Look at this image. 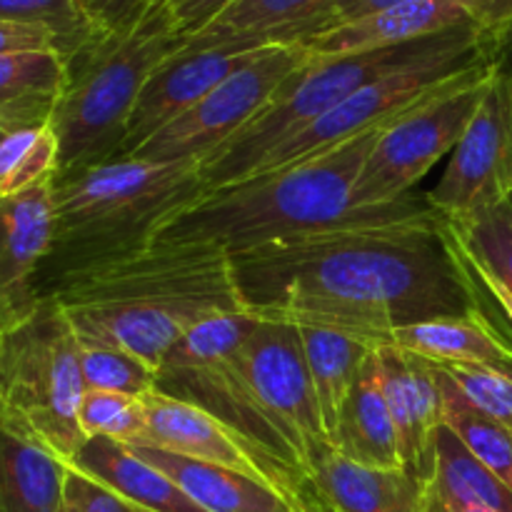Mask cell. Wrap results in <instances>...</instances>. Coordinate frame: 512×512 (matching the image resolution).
Here are the masks:
<instances>
[{
  "label": "cell",
  "mask_w": 512,
  "mask_h": 512,
  "mask_svg": "<svg viewBox=\"0 0 512 512\" xmlns=\"http://www.w3.org/2000/svg\"><path fill=\"white\" fill-rule=\"evenodd\" d=\"M460 5L488 38H495L512 23V0H460Z\"/></svg>",
  "instance_id": "cell-40"
},
{
  "label": "cell",
  "mask_w": 512,
  "mask_h": 512,
  "mask_svg": "<svg viewBox=\"0 0 512 512\" xmlns=\"http://www.w3.org/2000/svg\"><path fill=\"white\" fill-rule=\"evenodd\" d=\"M380 130L293 168L208 190L165 218L150 245H213L235 255L370 218L385 205L355 208L353 188Z\"/></svg>",
  "instance_id": "cell-3"
},
{
  "label": "cell",
  "mask_w": 512,
  "mask_h": 512,
  "mask_svg": "<svg viewBox=\"0 0 512 512\" xmlns=\"http://www.w3.org/2000/svg\"><path fill=\"white\" fill-rule=\"evenodd\" d=\"M493 83V60L465 70L440 93L385 125L360 168L355 208H378L413 195V188L453 153Z\"/></svg>",
  "instance_id": "cell-9"
},
{
  "label": "cell",
  "mask_w": 512,
  "mask_h": 512,
  "mask_svg": "<svg viewBox=\"0 0 512 512\" xmlns=\"http://www.w3.org/2000/svg\"><path fill=\"white\" fill-rule=\"evenodd\" d=\"M233 3L235 0H170V13L180 35L190 38Z\"/></svg>",
  "instance_id": "cell-39"
},
{
  "label": "cell",
  "mask_w": 512,
  "mask_h": 512,
  "mask_svg": "<svg viewBox=\"0 0 512 512\" xmlns=\"http://www.w3.org/2000/svg\"><path fill=\"white\" fill-rule=\"evenodd\" d=\"M388 345L435 365H485L512 378V340L488 313L405 325L390 333Z\"/></svg>",
  "instance_id": "cell-21"
},
{
  "label": "cell",
  "mask_w": 512,
  "mask_h": 512,
  "mask_svg": "<svg viewBox=\"0 0 512 512\" xmlns=\"http://www.w3.org/2000/svg\"><path fill=\"white\" fill-rule=\"evenodd\" d=\"M78 425L83 438H110L138 445L145 433L143 398L110 390H85L78 405Z\"/></svg>",
  "instance_id": "cell-31"
},
{
  "label": "cell",
  "mask_w": 512,
  "mask_h": 512,
  "mask_svg": "<svg viewBox=\"0 0 512 512\" xmlns=\"http://www.w3.org/2000/svg\"><path fill=\"white\" fill-rule=\"evenodd\" d=\"M445 230L470 275L512 298V200L458 223L445 220Z\"/></svg>",
  "instance_id": "cell-27"
},
{
  "label": "cell",
  "mask_w": 512,
  "mask_h": 512,
  "mask_svg": "<svg viewBox=\"0 0 512 512\" xmlns=\"http://www.w3.org/2000/svg\"><path fill=\"white\" fill-rule=\"evenodd\" d=\"M305 60L308 53L300 45H273L258 50L253 60L215 85L193 108L163 125L130 158L150 163L195 160L203 165L273 100L275 90Z\"/></svg>",
  "instance_id": "cell-10"
},
{
  "label": "cell",
  "mask_w": 512,
  "mask_h": 512,
  "mask_svg": "<svg viewBox=\"0 0 512 512\" xmlns=\"http://www.w3.org/2000/svg\"><path fill=\"white\" fill-rule=\"evenodd\" d=\"M443 425L512 490V430L475 408L438 365Z\"/></svg>",
  "instance_id": "cell-28"
},
{
  "label": "cell",
  "mask_w": 512,
  "mask_h": 512,
  "mask_svg": "<svg viewBox=\"0 0 512 512\" xmlns=\"http://www.w3.org/2000/svg\"><path fill=\"white\" fill-rule=\"evenodd\" d=\"M398 3H405V0H338V10H335V28L343 23H350V20L365 18V15L370 13H378V10L393 8V5Z\"/></svg>",
  "instance_id": "cell-42"
},
{
  "label": "cell",
  "mask_w": 512,
  "mask_h": 512,
  "mask_svg": "<svg viewBox=\"0 0 512 512\" xmlns=\"http://www.w3.org/2000/svg\"><path fill=\"white\" fill-rule=\"evenodd\" d=\"M183 43L170 0H163L133 30L100 35L65 60L50 115L60 148L55 178L118 158L140 90Z\"/></svg>",
  "instance_id": "cell-6"
},
{
  "label": "cell",
  "mask_w": 512,
  "mask_h": 512,
  "mask_svg": "<svg viewBox=\"0 0 512 512\" xmlns=\"http://www.w3.org/2000/svg\"><path fill=\"white\" fill-rule=\"evenodd\" d=\"M65 60L58 53L0 55V108L25 98H58Z\"/></svg>",
  "instance_id": "cell-33"
},
{
  "label": "cell",
  "mask_w": 512,
  "mask_h": 512,
  "mask_svg": "<svg viewBox=\"0 0 512 512\" xmlns=\"http://www.w3.org/2000/svg\"><path fill=\"white\" fill-rule=\"evenodd\" d=\"M55 98H25L18 103H10L5 108H0V140L5 135H10L13 130L20 128H33V125H45L50 123V115H53Z\"/></svg>",
  "instance_id": "cell-38"
},
{
  "label": "cell",
  "mask_w": 512,
  "mask_h": 512,
  "mask_svg": "<svg viewBox=\"0 0 512 512\" xmlns=\"http://www.w3.org/2000/svg\"><path fill=\"white\" fill-rule=\"evenodd\" d=\"M80 373L85 390H110L143 398L155 390V370L113 345L80 343Z\"/></svg>",
  "instance_id": "cell-32"
},
{
  "label": "cell",
  "mask_w": 512,
  "mask_h": 512,
  "mask_svg": "<svg viewBox=\"0 0 512 512\" xmlns=\"http://www.w3.org/2000/svg\"><path fill=\"white\" fill-rule=\"evenodd\" d=\"M43 295L58 300L80 343L113 345L155 373L195 325L248 313L230 255L213 245H148L63 275Z\"/></svg>",
  "instance_id": "cell-2"
},
{
  "label": "cell",
  "mask_w": 512,
  "mask_h": 512,
  "mask_svg": "<svg viewBox=\"0 0 512 512\" xmlns=\"http://www.w3.org/2000/svg\"><path fill=\"white\" fill-rule=\"evenodd\" d=\"M430 490L450 503L490 512H512V490L488 465L480 463L445 425L435 435Z\"/></svg>",
  "instance_id": "cell-26"
},
{
  "label": "cell",
  "mask_w": 512,
  "mask_h": 512,
  "mask_svg": "<svg viewBox=\"0 0 512 512\" xmlns=\"http://www.w3.org/2000/svg\"><path fill=\"white\" fill-rule=\"evenodd\" d=\"M240 365L253 393L288 435L308 470V460L330 445V440L320 418L298 325L255 315L253 328L240 345Z\"/></svg>",
  "instance_id": "cell-12"
},
{
  "label": "cell",
  "mask_w": 512,
  "mask_h": 512,
  "mask_svg": "<svg viewBox=\"0 0 512 512\" xmlns=\"http://www.w3.org/2000/svg\"><path fill=\"white\" fill-rule=\"evenodd\" d=\"M255 53L258 50L188 48L183 43V48L175 50L155 68L145 88L140 90L138 103L130 115L128 138L115 160L130 158L145 140L153 138L163 125L193 108L215 85L253 60Z\"/></svg>",
  "instance_id": "cell-13"
},
{
  "label": "cell",
  "mask_w": 512,
  "mask_h": 512,
  "mask_svg": "<svg viewBox=\"0 0 512 512\" xmlns=\"http://www.w3.org/2000/svg\"><path fill=\"white\" fill-rule=\"evenodd\" d=\"M0 20L48 30L63 60L73 58L100 35H108L85 15L75 0H0Z\"/></svg>",
  "instance_id": "cell-30"
},
{
  "label": "cell",
  "mask_w": 512,
  "mask_h": 512,
  "mask_svg": "<svg viewBox=\"0 0 512 512\" xmlns=\"http://www.w3.org/2000/svg\"><path fill=\"white\" fill-rule=\"evenodd\" d=\"M470 23L473 20L465 13L460 0H405L393 8L378 10L365 18L325 30L300 48H305V53L313 58L370 53V50L415 43V40Z\"/></svg>",
  "instance_id": "cell-18"
},
{
  "label": "cell",
  "mask_w": 512,
  "mask_h": 512,
  "mask_svg": "<svg viewBox=\"0 0 512 512\" xmlns=\"http://www.w3.org/2000/svg\"><path fill=\"white\" fill-rule=\"evenodd\" d=\"M298 330L300 338H303L305 363H308L310 380H313L315 400H318L325 435H328V440H333L350 388H353L365 358L375 348L365 343V340L353 338V335H345L333 328L298 325Z\"/></svg>",
  "instance_id": "cell-25"
},
{
  "label": "cell",
  "mask_w": 512,
  "mask_h": 512,
  "mask_svg": "<svg viewBox=\"0 0 512 512\" xmlns=\"http://www.w3.org/2000/svg\"><path fill=\"white\" fill-rule=\"evenodd\" d=\"M63 512H148L115 490L105 488L103 483L93 480L90 475L80 473L73 465H68L65 475V498Z\"/></svg>",
  "instance_id": "cell-35"
},
{
  "label": "cell",
  "mask_w": 512,
  "mask_h": 512,
  "mask_svg": "<svg viewBox=\"0 0 512 512\" xmlns=\"http://www.w3.org/2000/svg\"><path fill=\"white\" fill-rule=\"evenodd\" d=\"M68 463L0 425V512H63Z\"/></svg>",
  "instance_id": "cell-24"
},
{
  "label": "cell",
  "mask_w": 512,
  "mask_h": 512,
  "mask_svg": "<svg viewBox=\"0 0 512 512\" xmlns=\"http://www.w3.org/2000/svg\"><path fill=\"white\" fill-rule=\"evenodd\" d=\"M103 33H128L163 0H75Z\"/></svg>",
  "instance_id": "cell-36"
},
{
  "label": "cell",
  "mask_w": 512,
  "mask_h": 512,
  "mask_svg": "<svg viewBox=\"0 0 512 512\" xmlns=\"http://www.w3.org/2000/svg\"><path fill=\"white\" fill-rule=\"evenodd\" d=\"M338 0H235L203 30L185 38L188 48L260 50L305 45L335 28Z\"/></svg>",
  "instance_id": "cell-16"
},
{
  "label": "cell",
  "mask_w": 512,
  "mask_h": 512,
  "mask_svg": "<svg viewBox=\"0 0 512 512\" xmlns=\"http://www.w3.org/2000/svg\"><path fill=\"white\" fill-rule=\"evenodd\" d=\"M308 475L330 512H425L428 480L405 468H368L333 445L308 460Z\"/></svg>",
  "instance_id": "cell-17"
},
{
  "label": "cell",
  "mask_w": 512,
  "mask_h": 512,
  "mask_svg": "<svg viewBox=\"0 0 512 512\" xmlns=\"http://www.w3.org/2000/svg\"><path fill=\"white\" fill-rule=\"evenodd\" d=\"M253 313H228L195 325L160 363L155 390L185 400L223 423L248 448L265 480L298 512H330L298 450L270 418L240 365Z\"/></svg>",
  "instance_id": "cell-5"
},
{
  "label": "cell",
  "mask_w": 512,
  "mask_h": 512,
  "mask_svg": "<svg viewBox=\"0 0 512 512\" xmlns=\"http://www.w3.org/2000/svg\"><path fill=\"white\" fill-rule=\"evenodd\" d=\"M330 445L343 458L358 465L403 468L398 430H395L388 403H385L375 350L365 358L363 368L350 388Z\"/></svg>",
  "instance_id": "cell-23"
},
{
  "label": "cell",
  "mask_w": 512,
  "mask_h": 512,
  "mask_svg": "<svg viewBox=\"0 0 512 512\" xmlns=\"http://www.w3.org/2000/svg\"><path fill=\"white\" fill-rule=\"evenodd\" d=\"M53 178L0 198V325L40 300L38 275L53 248Z\"/></svg>",
  "instance_id": "cell-14"
},
{
  "label": "cell",
  "mask_w": 512,
  "mask_h": 512,
  "mask_svg": "<svg viewBox=\"0 0 512 512\" xmlns=\"http://www.w3.org/2000/svg\"><path fill=\"white\" fill-rule=\"evenodd\" d=\"M375 355L385 403L398 430L403 468L430 483L435 435L443 425L438 365L395 345H380Z\"/></svg>",
  "instance_id": "cell-15"
},
{
  "label": "cell",
  "mask_w": 512,
  "mask_h": 512,
  "mask_svg": "<svg viewBox=\"0 0 512 512\" xmlns=\"http://www.w3.org/2000/svg\"><path fill=\"white\" fill-rule=\"evenodd\" d=\"M143 408L145 433L138 445L168 450V453L203 460V463L223 465V468L238 470L250 478L265 480L263 470L248 453V448L223 423L210 418L205 410L158 393V390L143 395Z\"/></svg>",
  "instance_id": "cell-19"
},
{
  "label": "cell",
  "mask_w": 512,
  "mask_h": 512,
  "mask_svg": "<svg viewBox=\"0 0 512 512\" xmlns=\"http://www.w3.org/2000/svg\"><path fill=\"white\" fill-rule=\"evenodd\" d=\"M15 53H58L55 38L35 25L0 20V55Z\"/></svg>",
  "instance_id": "cell-37"
},
{
  "label": "cell",
  "mask_w": 512,
  "mask_h": 512,
  "mask_svg": "<svg viewBox=\"0 0 512 512\" xmlns=\"http://www.w3.org/2000/svg\"><path fill=\"white\" fill-rule=\"evenodd\" d=\"M58 138L53 125L13 130L0 140V198L25 193L58 173Z\"/></svg>",
  "instance_id": "cell-29"
},
{
  "label": "cell",
  "mask_w": 512,
  "mask_h": 512,
  "mask_svg": "<svg viewBox=\"0 0 512 512\" xmlns=\"http://www.w3.org/2000/svg\"><path fill=\"white\" fill-rule=\"evenodd\" d=\"M205 195L200 163L125 158L53 178V248L38 293L63 275L148 248L158 225Z\"/></svg>",
  "instance_id": "cell-4"
},
{
  "label": "cell",
  "mask_w": 512,
  "mask_h": 512,
  "mask_svg": "<svg viewBox=\"0 0 512 512\" xmlns=\"http://www.w3.org/2000/svg\"><path fill=\"white\" fill-rule=\"evenodd\" d=\"M83 393L80 345L58 300L43 295L0 325V425L70 463L85 443L78 425Z\"/></svg>",
  "instance_id": "cell-7"
},
{
  "label": "cell",
  "mask_w": 512,
  "mask_h": 512,
  "mask_svg": "<svg viewBox=\"0 0 512 512\" xmlns=\"http://www.w3.org/2000/svg\"><path fill=\"white\" fill-rule=\"evenodd\" d=\"M425 512H490L483 508H473V505H460V503H450V500L440 498L438 493H433L428 485V500H425Z\"/></svg>",
  "instance_id": "cell-43"
},
{
  "label": "cell",
  "mask_w": 512,
  "mask_h": 512,
  "mask_svg": "<svg viewBox=\"0 0 512 512\" xmlns=\"http://www.w3.org/2000/svg\"><path fill=\"white\" fill-rule=\"evenodd\" d=\"M465 393V398L512 430V378L485 365H440Z\"/></svg>",
  "instance_id": "cell-34"
},
{
  "label": "cell",
  "mask_w": 512,
  "mask_h": 512,
  "mask_svg": "<svg viewBox=\"0 0 512 512\" xmlns=\"http://www.w3.org/2000/svg\"><path fill=\"white\" fill-rule=\"evenodd\" d=\"M68 465L148 512H205L163 470L118 440L88 438Z\"/></svg>",
  "instance_id": "cell-22"
},
{
  "label": "cell",
  "mask_w": 512,
  "mask_h": 512,
  "mask_svg": "<svg viewBox=\"0 0 512 512\" xmlns=\"http://www.w3.org/2000/svg\"><path fill=\"white\" fill-rule=\"evenodd\" d=\"M473 30L480 28L470 23L415 40V43L370 50V53L335 55V58L308 55V60L275 90L273 100L213 158L200 165L205 193L245 180L270 150L328 115L360 88L425 58V55L448 48Z\"/></svg>",
  "instance_id": "cell-8"
},
{
  "label": "cell",
  "mask_w": 512,
  "mask_h": 512,
  "mask_svg": "<svg viewBox=\"0 0 512 512\" xmlns=\"http://www.w3.org/2000/svg\"><path fill=\"white\" fill-rule=\"evenodd\" d=\"M130 448L150 465L163 470L205 512H298L265 480L148 445Z\"/></svg>",
  "instance_id": "cell-20"
},
{
  "label": "cell",
  "mask_w": 512,
  "mask_h": 512,
  "mask_svg": "<svg viewBox=\"0 0 512 512\" xmlns=\"http://www.w3.org/2000/svg\"><path fill=\"white\" fill-rule=\"evenodd\" d=\"M425 200L448 223L512 200V98L495 70L478 113Z\"/></svg>",
  "instance_id": "cell-11"
},
{
  "label": "cell",
  "mask_w": 512,
  "mask_h": 512,
  "mask_svg": "<svg viewBox=\"0 0 512 512\" xmlns=\"http://www.w3.org/2000/svg\"><path fill=\"white\" fill-rule=\"evenodd\" d=\"M230 263L248 313L333 328L373 348L405 325L488 313L445 220L415 195L358 223L243 250Z\"/></svg>",
  "instance_id": "cell-1"
},
{
  "label": "cell",
  "mask_w": 512,
  "mask_h": 512,
  "mask_svg": "<svg viewBox=\"0 0 512 512\" xmlns=\"http://www.w3.org/2000/svg\"><path fill=\"white\" fill-rule=\"evenodd\" d=\"M490 60H493V70L510 90L512 98V23L503 33L493 38V50H490Z\"/></svg>",
  "instance_id": "cell-41"
}]
</instances>
